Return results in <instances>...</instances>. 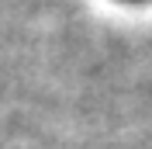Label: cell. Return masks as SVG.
I'll use <instances>...</instances> for the list:
<instances>
[{
	"mask_svg": "<svg viewBox=\"0 0 152 149\" xmlns=\"http://www.w3.org/2000/svg\"><path fill=\"white\" fill-rule=\"evenodd\" d=\"M128 4H138V0H128Z\"/></svg>",
	"mask_w": 152,
	"mask_h": 149,
	"instance_id": "obj_1",
	"label": "cell"
}]
</instances>
